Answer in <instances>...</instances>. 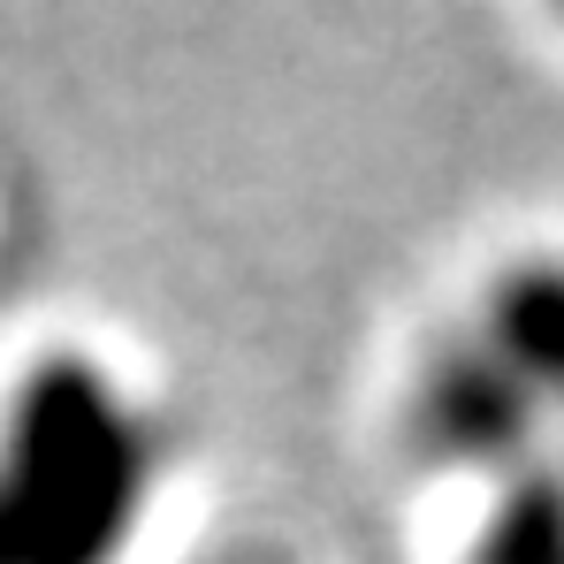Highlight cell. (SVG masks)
<instances>
[{
	"instance_id": "cell-2",
	"label": "cell",
	"mask_w": 564,
	"mask_h": 564,
	"mask_svg": "<svg viewBox=\"0 0 564 564\" xmlns=\"http://www.w3.org/2000/svg\"><path fill=\"white\" fill-rule=\"evenodd\" d=\"M245 564H260V557H245Z\"/></svg>"
},
{
	"instance_id": "cell-1",
	"label": "cell",
	"mask_w": 564,
	"mask_h": 564,
	"mask_svg": "<svg viewBox=\"0 0 564 564\" xmlns=\"http://www.w3.org/2000/svg\"><path fill=\"white\" fill-rule=\"evenodd\" d=\"M169 427L107 359L54 351L0 397V564H122L161 503Z\"/></svg>"
}]
</instances>
